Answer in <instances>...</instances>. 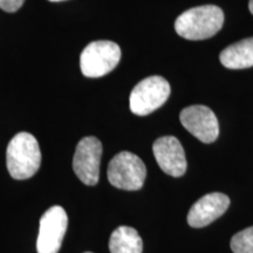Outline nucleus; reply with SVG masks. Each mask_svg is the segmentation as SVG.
<instances>
[{
	"mask_svg": "<svg viewBox=\"0 0 253 253\" xmlns=\"http://www.w3.org/2000/svg\"><path fill=\"white\" fill-rule=\"evenodd\" d=\"M41 164V151L37 138L30 132H19L6 150V166L12 178L23 181L33 177Z\"/></svg>",
	"mask_w": 253,
	"mask_h": 253,
	"instance_id": "obj_1",
	"label": "nucleus"
},
{
	"mask_svg": "<svg viewBox=\"0 0 253 253\" xmlns=\"http://www.w3.org/2000/svg\"><path fill=\"white\" fill-rule=\"evenodd\" d=\"M224 24L221 8L214 5H204L190 8L175 21V30L179 37L188 40H204L213 37Z\"/></svg>",
	"mask_w": 253,
	"mask_h": 253,
	"instance_id": "obj_2",
	"label": "nucleus"
},
{
	"mask_svg": "<svg viewBox=\"0 0 253 253\" xmlns=\"http://www.w3.org/2000/svg\"><path fill=\"white\" fill-rule=\"evenodd\" d=\"M108 181L115 188L137 191L144 184L147 168L137 155L121 151L113 157L108 166Z\"/></svg>",
	"mask_w": 253,
	"mask_h": 253,
	"instance_id": "obj_3",
	"label": "nucleus"
},
{
	"mask_svg": "<svg viewBox=\"0 0 253 253\" xmlns=\"http://www.w3.org/2000/svg\"><path fill=\"white\" fill-rule=\"evenodd\" d=\"M121 48L118 43L108 40L90 42L82 50L80 68L87 78H101L107 75L119 65Z\"/></svg>",
	"mask_w": 253,
	"mask_h": 253,
	"instance_id": "obj_4",
	"label": "nucleus"
},
{
	"mask_svg": "<svg viewBox=\"0 0 253 253\" xmlns=\"http://www.w3.org/2000/svg\"><path fill=\"white\" fill-rule=\"evenodd\" d=\"M170 84L158 75L149 77L134 87L129 97L131 113L138 116L149 115L162 107L170 96Z\"/></svg>",
	"mask_w": 253,
	"mask_h": 253,
	"instance_id": "obj_5",
	"label": "nucleus"
},
{
	"mask_svg": "<svg viewBox=\"0 0 253 253\" xmlns=\"http://www.w3.org/2000/svg\"><path fill=\"white\" fill-rule=\"evenodd\" d=\"M102 151V143L94 136L84 137L78 143L73 157V170L84 184L94 186L99 182Z\"/></svg>",
	"mask_w": 253,
	"mask_h": 253,
	"instance_id": "obj_6",
	"label": "nucleus"
},
{
	"mask_svg": "<svg viewBox=\"0 0 253 253\" xmlns=\"http://www.w3.org/2000/svg\"><path fill=\"white\" fill-rule=\"evenodd\" d=\"M68 226L65 209L54 205L40 218L39 236L37 240L38 253H58Z\"/></svg>",
	"mask_w": 253,
	"mask_h": 253,
	"instance_id": "obj_7",
	"label": "nucleus"
},
{
	"mask_svg": "<svg viewBox=\"0 0 253 253\" xmlns=\"http://www.w3.org/2000/svg\"><path fill=\"white\" fill-rule=\"evenodd\" d=\"M179 120L186 130L203 143H212L219 136L218 120L207 106L186 107L181 112Z\"/></svg>",
	"mask_w": 253,
	"mask_h": 253,
	"instance_id": "obj_8",
	"label": "nucleus"
},
{
	"mask_svg": "<svg viewBox=\"0 0 253 253\" xmlns=\"http://www.w3.org/2000/svg\"><path fill=\"white\" fill-rule=\"evenodd\" d=\"M153 153L156 162L167 175L181 177L185 173L186 157L181 142L173 136H163L153 144Z\"/></svg>",
	"mask_w": 253,
	"mask_h": 253,
	"instance_id": "obj_9",
	"label": "nucleus"
},
{
	"mask_svg": "<svg viewBox=\"0 0 253 253\" xmlns=\"http://www.w3.org/2000/svg\"><path fill=\"white\" fill-rule=\"evenodd\" d=\"M229 207L230 198L226 195L220 192L205 195L190 209L186 218L188 224L196 229L210 225L212 221L223 216Z\"/></svg>",
	"mask_w": 253,
	"mask_h": 253,
	"instance_id": "obj_10",
	"label": "nucleus"
},
{
	"mask_svg": "<svg viewBox=\"0 0 253 253\" xmlns=\"http://www.w3.org/2000/svg\"><path fill=\"white\" fill-rule=\"evenodd\" d=\"M220 62L229 69L253 67V38H248L226 47L219 55Z\"/></svg>",
	"mask_w": 253,
	"mask_h": 253,
	"instance_id": "obj_11",
	"label": "nucleus"
},
{
	"mask_svg": "<svg viewBox=\"0 0 253 253\" xmlns=\"http://www.w3.org/2000/svg\"><path fill=\"white\" fill-rule=\"evenodd\" d=\"M110 253H142L143 242L134 227L119 226L109 239Z\"/></svg>",
	"mask_w": 253,
	"mask_h": 253,
	"instance_id": "obj_12",
	"label": "nucleus"
},
{
	"mask_svg": "<svg viewBox=\"0 0 253 253\" xmlns=\"http://www.w3.org/2000/svg\"><path fill=\"white\" fill-rule=\"evenodd\" d=\"M233 253H253V226L236 233L231 239Z\"/></svg>",
	"mask_w": 253,
	"mask_h": 253,
	"instance_id": "obj_13",
	"label": "nucleus"
},
{
	"mask_svg": "<svg viewBox=\"0 0 253 253\" xmlns=\"http://www.w3.org/2000/svg\"><path fill=\"white\" fill-rule=\"evenodd\" d=\"M25 0H0V8L8 13H13L21 8Z\"/></svg>",
	"mask_w": 253,
	"mask_h": 253,
	"instance_id": "obj_14",
	"label": "nucleus"
},
{
	"mask_svg": "<svg viewBox=\"0 0 253 253\" xmlns=\"http://www.w3.org/2000/svg\"><path fill=\"white\" fill-rule=\"evenodd\" d=\"M249 8H250V12L253 14V0H250L249 2Z\"/></svg>",
	"mask_w": 253,
	"mask_h": 253,
	"instance_id": "obj_15",
	"label": "nucleus"
},
{
	"mask_svg": "<svg viewBox=\"0 0 253 253\" xmlns=\"http://www.w3.org/2000/svg\"><path fill=\"white\" fill-rule=\"evenodd\" d=\"M48 1H52V2H58V1H63V0H48Z\"/></svg>",
	"mask_w": 253,
	"mask_h": 253,
	"instance_id": "obj_16",
	"label": "nucleus"
},
{
	"mask_svg": "<svg viewBox=\"0 0 253 253\" xmlns=\"http://www.w3.org/2000/svg\"><path fill=\"white\" fill-rule=\"evenodd\" d=\"M84 253H91V252H84Z\"/></svg>",
	"mask_w": 253,
	"mask_h": 253,
	"instance_id": "obj_17",
	"label": "nucleus"
}]
</instances>
